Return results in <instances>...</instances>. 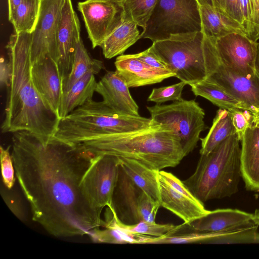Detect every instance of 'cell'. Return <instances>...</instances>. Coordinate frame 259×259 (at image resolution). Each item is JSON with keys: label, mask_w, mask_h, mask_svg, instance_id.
Instances as JSON below:
<instances>
[{"label": "cell", "mask_w": 259, "mask_h": 259, "mask_svg": "<svg viewBox=\"0 0 259 259\" xmlns=\"http://www.w3.org/2000/svg\"><path fill=\"white\" fill-rule=\"evenodd\" d=\"M12 157L32 220L50 234H91L104 221L84 198L80 183L94 155L80 145L26 131L13 133Z\"/></svg>", "instance_id": "1"}, {"label": "cell", "mask_w": 259, "mask_h": 259, "mask_svg": "<svg viewBox=\"0 0 259 259\" xmlns=\"http://www.w3.org/2000/svg\"><path fill=\"white\" fill-rule=\"evenodd\" d=\"M32 33L12 34L6 46L10 66L4 133L26 131L48 137H54L60 118L45 103L32 79Z\"/></svg>", "instance_id": "2"}, {"label": "cell", "mask_w": 259, "mask_h": 259, "mask_svg": "<svg viewBox=\"0 0 259 259\" xmlns=\"http://www.w3.org/2000/svg\"><path fill=\"white\" fill-rule=\"evenodd\" d=\"M76 144L94 156L132 159L156 170L175 167L186 156L178 137L161 124L130 132L101 135Z\"/></svg>", "instance_id": "3"}, {"label": "cell", "mask_w": 259, "mask_h": 259, "mask_svg": "<svg viewBox=\"0 0 259 259\" xmlns=\"http://www.w3.org/2000/svg\"><path fill=\"white\" fill-rule=\"evenodd\" d=\"M240 142L235 134L208 154L200 155L193 174L183 181L202 203L238 192L241 178Z\"/></svg>", "instance_id": "4"}, {"label": "cell", "mask_w": 259, "mask_h": 259, "mask_svg": "<svg viewBox=\"0 0 259 259\" xmlns=\"http://www.w3.org/2000/svg\"><path fill=\"white\" fill-rule=\"evenodd\" d=\"M151 48L175 77L190 85L207 79L220 65L214 41L202 31L173 35Z\"/></svg>", "instance_id": "5"}, {"label": "cell", "mask_w": 259, "mask_h": 259, "mask_svg": "<svg viewBox=\"0 0 259 259\" xmlns=\"http://www.w3.org/2000/svg\"><path fill=\"white\" fill-rule=\"evenodd\" d=\"M156 124L151 118L117 113L93 99L61 119L54 137L73 144L101 135L130 132Z\"/></svg>", "instance_id": "6"}, {"label": "cell", "mask_w": 259, "mask_h": 259, "mask_svg": "<svg viewBox=\"0 0 259 259\" xmlns=\"http://www.w3.org/2000/svg\"><path fill=\"white\" fill-rule=\"evenodd\" d=\"M202 31L197 0H158L141 34L154 41Z\"/></svg>", "instance_id": "7"}, {"label": "cell", "mask_w": 259, "mask_h": 259, "mask_svg": "<svg viewBox=\"0 0 259 259\" xmlns=\"http://www.w3.org/2000/svg\"><path fill=\"white\" fill-rule=\"evenodd\" d=\"M147 108L153 121L174 132L185 156L194 150L205 128V113L197 102L182 99L170 104H156Z\"/></svg>", "instance_id": "8"}, {"label": "cell", "mask_w": 259, "mask_h": 259, "mask_svg": "<svg viewBox=\"0 0 259 259\" xmlns=\"http://www.w3.org/2000/svg\"><path fill=\"white\" fill-rule=\"evenodd\" d=\"M160 206V203L152 199L129 178L119 164L112 204L118 221L127 225L142 221L155 222Z\"/></svg>", "instance_id": "9"}, {"label": "cell", "mask_w": 259, "mask_h": 259, "mask_svg": "<svg viewBox=\"0 0 259 259\" xmlns=\"http://www.w3.org/2000/svg\"><path fill=\"white\" fill-rule=\"evenodd\" d=\"M119 166L116 156H95L81 180L82 194L91 209L100 216L105 207L112 206Z\"/></svg>", "instance_id": "10"}, {"label": "cell", "mask_w": 259, "mask_h": 259, "mask_svg": "<svg viewBox=\"0 0 259 259\" xmlns=\"http://www.w3.org/2000/svg\"><path fill=\"white\" fill-rule=\"evenodd\" d=\"M77 8L93 49L101 47L125 18L120 0H84L78 3Z\"/></svg>", "instance_id": "11"}, {"label": "cell", "mask_w": 259, "mask_h": 259, "mask_svg": "<svg viewBox=\"0 0 259 259\" xmlns=\"http://www.w3.org/2000/svg\"><path fill=\"white\" fill-rule=\"evenodd\" d=\"M64 2L65 0H41L39 18L32 33V65L47 57L58 63V34Z\"/></svg>", "instance_id": "12"}, {"label": "cell", "mask_w": 259, "mask_h": 259, "mask_svg": "<svg viewBox=\"0 0 259 259\" xmlns=\"http://www.w3.org/2000/svg\"><path fill=\"white\" fill-rule=\"evenodd\" d=\"M214 41L220 64L223 67L243 76L255 72L254 60L257 42L238 33H229Z\"/></svg>", "instance_id": "13"}, {"label": "cell", "mask_w": 259, "mask_h": 259, "mask_svg": "<svg viewBox=\"0 0 259 259\" xmlns=\"http://www.w3.org/2000/svg\"><path fill=\"white\" fill-rule=\"evenodd\" d=\"M206 80L214 82L243 103L252 113L259 112V75L255 72L243 76L219 65Z\"/></svg>", "instance_id": "14"}, {"label": "cell", "mask_w": 259, "mask_h": 259, "mask_svg": "<svg viewBox=\"0 0 259 259\" xmlns=\"http://www.w3.org/2000/svg\"><path fill=\"white\" fill-rule=\"evenodd\" d=\"M81 39L80 22L71 0H65L58 34V64L63 82L71 72L76 48Z\"/></svg>", "instance_id": "15"}, {"label": "cell", "mask_w": 259, "mask_h": 259, "mask_svg": "<svg viewBox=\"0 0 259 259\" xmlns=\"http://www.w3.org/2000/svg\"><path fill=\"white\" fill-rule=\"evenodd\" d=\"M31 73L33 83L41 98L59 116L63 94V80L58 63L47 57L32 65Z\"/></svg>", "instance_id": "16"}, {"label": "cell", "mask_w": 259, "mask_h": 259, "mask_svg": "<svg viewBox=\"0 0 259 259\" xmlns=\"http://www.w3.org/2000/svg\"><path fill=\"white\" fill-rule=\"evenodd\" d=\"M96 92L114 111L122 114L140 115L139 107L132 97L129 87L115 70L107 71L97 82Z\"/></svg>", "instance_id": "17"}, {"label": "cell", "mask_w": 259, "mask_h": 259, "mask_svg": "<svg viewBox=\"0 0 259 259\" xmlns=\"http://www.w3.org/2000/svg\"><path fill=\"white\" fill-rule=\"evenodd\" d=\"M114 64L116 71L129 88L155 84L175 76L170 70L151 67L134 54L119 55Z\"/></svg>", "instance_id": "18"}, {"label": "cell", "mask_w": 259, "mask_h": 259, "mask_svg": "<svg viewBox=\"0 0 259 259\" xmlns=\"http://www.w3.org/2000/svg\"><path fill=\"white\" fill-rule=\"evenodd\" d=\"M160 206L172 212L188 224L206 214L203 203L192 199L172 187L158 174Z\"/></svg>", "instance_id": "19"}, {"label": "cell", "mask_w": 259, "mask_h": 259, "mask_svg": "<svg viewBox=\"0 0 259 259\" xmlns=\"http://www.w3.org/2000/svg\"><path fill=\"white\" fill-rule=\"evenodd\" d=\"M253 214L236 208L209 210L188 224L190 231L217 232L247 225L253 221Z\"/></svg>", "instance_id": "20"}, {"label": "cell", "mask_w": 259, "mask_h": 259, "mask_svg": "<svg viewBox=\"0 0 259 259\" xmlns=\"http://www.w3.org/2000/svg\"><path fill=\"white\" fill-rule=\"evenodd\" d=\"M240 142L241 178L246 190L259 192V127H248Z\"/></svg>", "instance_id": "21"}, {"label": "cell", "mask_w": 259, "mask_h": 259, "mask_svg": "<svg viewBox=\"0 0 259 259\" xmlns=\"http://www.w3.org/2000/svg\"><path fill=\"white\" fill-rule=\"evenodd\" d=\"M202 31L204 35L213 40L231 33H238L247 36L239 24L222 15L211 5H199Z\"/></svg>", "instance_id": "22"}, {"label": "cell", "mask_w": 259, "mask_h": 259, "mask_svg": "<svg viewBox=\"0 0 259 259\" xmlns=\"http://www.w3.org/2000/svg\"><path fill=\"white\" fill-rule=\"evenodd\" d=\"M118 159L120 166L129 178L152 199L160 203L159 170L150 168L134 159Z\"/></svg>", "instance_id": "23"}, {"label": "cell", "mask_w": 259, "mask_h": 259, "mask_svg": "<svg viewBox=\"0 0 259 259\" xmlns=\"http://www.w3.org/2000/svg\"><path fill=\"white\" fill-rule=\"evenodd\" d=\"M137 24L125 17L122 24L116 29L101 46L106 59L122 54L128 48L141 38Z\"/></svg>", "instance_id": "24"}, {"label": "cell", "mask_w": 259, "mask_h": 259, "mask_svg": "<svg viewBox=\"0 0 259 259\" xmlns=\"http://www.w3.org/2000/svg\"><path fill=\"white\" fill-rule=\"evenodd\" d=\"M97 82L95 74L88 72L66 92L63 93L59 111V116L62 119L76 108L93 99Z\"/></svg>", "instance_id": "25"}, {"label": "cell", "mask_w": 259, "mask_h": 259, "mask_svg": "<svg viewBox=\"0 0 259 259\" xmlns=\"http://www.w3.org/2000/svg\"><path fill=\"white\" fill-rule=\"evenodd\" d=\"M236 134L230 113L228 110L220 108L214 117L212 125L201 141L200 155H206L228 137Z\"/></svg>", "instance_id": "26"}, {"label": "cell", "mask_w": 259, "mask_h": 259, "mask_svg": "<svg viewBox=\"0 0 259 259\" xmlns=\"http://www.w3.org/2000/svg\"><path fill=\"white\" fill-rule=\"evenodd\" d=\"M104 68L102 61L90 57L81 39L76 48L71 72L63 82V93L67 92L88 72L97 74Z\"/></svg>", "instance_id": "27"}, {"label": "cell", "mask_w": 259, "mask_h": 259, "mask_svg": "<svg viewBox=\"0 0 259 259\" xmlns=\"http://www.w3.org/2000/svg\"><path fill=\"white\" fill-rule=\"evenodd\" d=\"M190 86L196 96L202 97L221 109L228 111L236 108L247 109L243 103L214 82L204 80Z\"/></svg>", "instance_id": "28"}, {"label": "cell", "mask_w": 259, "mask_h": 259, "mask_svg": "<svg viewBox=\"0 0 259 259\" xmlns=\"http://www.w3.org/2000/svg\"><path fill=\"white\" fill-rule=\"evenodd\" d=\"M41 2V0H22L8 15L15 33L33 32L39 18Z\"/></svg>", "instance_id": "29"}, {"label": "cell", "mask_w": 259, "mask_h": 259, "mask_svg": "<svg viewBox=\"0 0 259 259\" xmlns=\"http://www.w3.org/2000/svg\"><path fill=\"white\" fill-rule=\"evenodd\" d=\"M112 217L115 225L121 229L128 232L154 237H161L172 232H177L181 225L175 226L172 224H159L155 222L142 221L139 223L127 225L120 223L117 219L112 209Z\"/></svg>", "instance_id": "30"}, {"label": "cell", "mask_w": 259, "mask_h": 259, "mask_svg": "<svg viewBox=\"0 0 259 259\" xmlns=\"http://www.w3.org/2000/svg\"><path fill=\"white\" fill-rule=\"evenodd\" d=\"M125 17L144 29L158 0H120Z\"/></svg>", "instance_id": "31"}, {"label": "cell", "mask_w": 259, "mask_h": 259, "mask_svg": "<svg viewBox=\"0 0 259 259\" xmlns=\"http://www.w3.org/2000/svg\"><path fill=\"white\" fill-rule=\"evenodd\" d=\"M211 2L212 7L217 11L240 24L245 31L241 0H211Z\"/></svg>", "instance_id": "32"}, {"label": "cell", "mask_w": 259, "mask_h": 259, "mask_svg": "<svg viewBox=\"0 0 259 259\" xmlns=\"http://www.w3.org/2000/svg\"><path fill=\"white\" fill-rule=\"evenodd\" d=\"M186 85L183 81L172 85L154 88L149 95L148 101L160 104L162 103L172 101H179L182 99V93Z\"/></svg>", "instance_id": "33"}, {"label": "cell", "mask_w": 259, "mask_h": 259, "mask_svg": "<svg viewBox=\"0 0 259 259\" xmlns=\"http://www.w3.org/2000/svg\"><path fill=\"white\" fill-rule=\"evenodd\" d=\"M229 111L236 134L241 141L247 128L252 124L253 113L247 109L239 108Z\"/></svg>", "instance_id": "34"}, {"label": "cell", "mask_w": 259, "mask_h": 259, "mask_svg": "<svg viewBox=\"0 0 259 259\" xmlns=\"http://www.w3.org/2000/svg\"><path fill=\"white\" fill-rule=\"evenodd\" d=\"M10 147L4 148L1 146V161L3 183L8 189H11L15 183V174L12 155L9 152Z\"/></svg>", "instance_id": "35"}, {"label": "cell", "mask_w": 259, "mask_h": 259, "mask_svg": "<svg viewBox=\"0 0 259 259\" xmlns=\"http://www.w3.org/2000/svg\"><path fill=\"white\" fill-rule=\"evenodd\" d=\"M134 55L138 59L151 67L168 69L165 64L154 53L151 47L147 50L138 54H134Z\"/></svg>", "instance_id": "36"}, {"label": "cell", "mask_w": 259, "mask_h": 259, "mask_svg": "<svg viewBox=\"0 0 259 259\" xmlns=\"http://www.w3.org/2000/svg\"><path fill=\"white\" fill-rule=\"evenodd\" d=\"M2 197L8 206L11 211L20 219L23 220L24 218V212L20 205L19 201L16 197L11 193L4 191L2 192Z\"/></svg>", "instance_id": "37"}, {"label": "cell", "mask_w": 259, "mask_h": 259, "mask_svg": "<svg viewBox=\"0 0 259 259\" xmlns=\"http://www.w3.org/2000/svg\"><path fill=\"white\" fill-rule=\"evenodd\" d=\"M250 2L254 28L253 40L257 42L259 40V0H250Z\"/></svg>", "instance_id": "38"}, {"label": "cell", "mask_w": 259, "mask_h": 259, "mask_svg": "<svg viewBox=\"0 0 259 259\" xmlns=\"http://www.w3.org/2000/svg\"><path fill=\"white\" fill-rule=\"evenodd\" d=\"M10 77V66L8 60L2 58L0 61V84L1 87H7Z\"/></svg>", "instance_id": "39"}, {"label": "cell", "mask_w": 259, "mask_h": 259, "mask_svg": "<svg viewBox=\"0 0 259 259\" xmlns=\"http://www.w3.org/2000/svg\"><path fill=\"white\" fill-rule=\"evenodd\" d=\"M22 0H8V15L10 14L20 4Z\"/></svg>", "instance_id": "40"}, {"label": "cell", "mask_w": 259, "mask_h": 259, "mask_svg": "<svg viewBox=\"0 0 259 259\" xmlns=\"http://www.w3.org/2000/svg\"><path fill=\"white\" fill-rule=\"evenodd\" d=\"M254 69L255 72L259 75V41H257L256 55L254 60Z\"/></svg>", "instance_id": "41"}, {"label": "cell", "mask_w": 259, "mask_h": 259, "mask_svg": "<svg viewBox=\"0 0 259 259\" xmlns=\"http://www.w3.org/2000/svg\"><path fill=\"white\" fill-rule=\"evenodd\" d=\"M252 124L259 127V112L253 113Z\"/></svg>", "instance_id": "42"}, {"label": "cell", "mask_w": 259, "mask_h": 259, "mask_svg": "<svg viewBox=\"0 0 259 259\" xmlns=\"http://www.w3.org/2000/svg\"><path fill=\"white\" fill-rule=\"evenodd\" d=\"M253 214V221L259 226V208L255 209Z\"/></svg>", "instance_id": "43"}, {"label": "cell", "mask_w": 259, "mask_h": 259, "mask_svg": "<svg viewBox=\"0 0 259 259\" xmlns=\"http://www.w3.org/2000/svg\"><path fill=\"white\" fill-rule=\"evenodd\" d=\"M197 1L200 5H209L212 6L211 0H197Z\"/></svg>", "instance_id": "44"}]
</instances>
